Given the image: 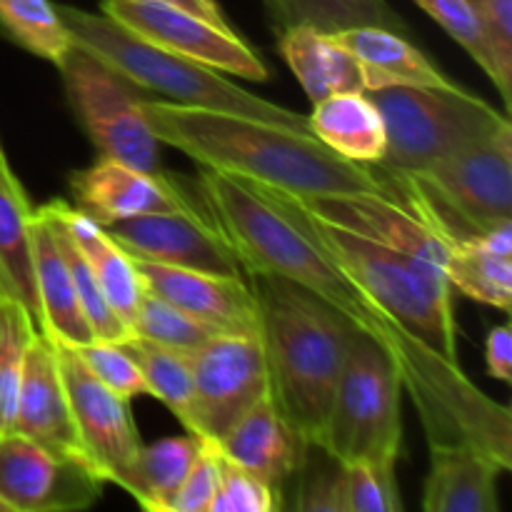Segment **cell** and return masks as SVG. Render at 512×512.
I'll list each match as a JSON object with an SVG mask.
<instances>
[{"label": "cell", "instance_id": "3", "mask_svg": "<svg viewBox=\"0 0 512 512\" xmlns=\"http://www.w3.org/2000/svg\"><path fill=\"white\" fill-rule=\"evenodd\" d=\"M258 303L270 398L295 433L320 443L355 323L288 278L245 273Z\"/></svg>", "mask_w": 512, "mask_h": 512}, {"label": "cell", "instance_id": "8", "mask_svg": "<svg viewBox=\"0 0 512 512\" xmlns=\"http://www.w3.org/2000/svg\"><path fill=\"white\" fill-rule=\"evenodd\" d=\"M403 380L390 355L355 330L320 445L348 463L398 465L403 448Z\"/></svg>", "mask_w": 512, "mask_h": 512}, {"label": "cell", "instance_id": "1", "mask_svg": "<svg viewBox=\"0 0 512 512\" xmlns=\"http://www.w3.org/2000/svg\"><path fill=\"white\" fill-rule=\"evenodd\" d=\"M185 185L245 273L280 275L313 290L390 355L403 390L413 395L430 448L470 445L503 470L512 468L510 410L480 393L460 363L435 355L390 320L298 220L260 188L215 170L203 168Z\"/></svg>", "mask_w": 512, "mask_h": 512}, {"label": "cell", "instance_id": "7", "mask_svg": "<svg viewBox=\"0 0 512 512\" xmlns=\"http://www.w3.org/2000/svg\"><path fill=\"white\" fill-rule=\"evenodd\" d=\"M365 95L385 123V153L370 165L390 173H423L510 123L508 113L455 83L393 85Z\"/></svg>", "mask_w": 512, "mask_h": 512}, {"label": "cell", "instance_id": "37", "mask_svg": "<svg viewBox=\"0 0 512 512\" xmlns=\"http://www.w3.org/2000/svg\"><path fill=\"white\" fill-rule=\"evenodd\" d=\"M395 465L348 463L340 478V512H400Z\"/></svg>", "mask_w": 512, "mask_h": 512}, {"label": "cell", "instance_id": "32", "mask_svg": "<svg viewBox=\"0 0 512 512\" xmlns=\"http://www.w3.org/2000/svg\"><path fill=\"white\" fill-rule=\"evenodd\" d=\"M38 210L45 215V220L50 223V230H53L55 240H58L60 250H63V258H65V263H68L70 278H73V285H75V293H78L80 305H83V313H85V318H88L90 330H93L95 338L98 340H125L128 338L130 335L128 328L120 323V318L113 313V308L108 305V300H105L98 278H95L93 268H90V263L85 260L83 250H80V245L75 243V238L70 235V230L60 223L58 215H55L48 205H43V208H38Z\"/></svg>", "mask_w": 512, "mask_h": 512}, {"label": "cell", "instance_id": "27", "mask_svg": "<svg viewBox=\"0 0 512 512\" xmlns=\"http://www.w3.org/2000/svg\"><path fill=\"white\" fill-rule=\"evenodd\" d=\"M203 448L205 440L195 433L155 440L153 445H140L123 490L138 500L140 508L168 512L170 500L178 493Z\"/></svg>", "mask_w": 512, "mask_h": 512}, {"label": "cell", "instance_id": "20", "mask_svg": "<svg viewBox=\"0 0 512 512\" xmlns=\"http://www.w3.org/2000/svg\"><path fill=\"white\" fill-rule=\"evenodd\" d=\"M0 295L18 300L35 335L50 338L35 283L33 208L8 163L0 165Z\"/></svg>", "mask_w": 512, "mask_h": 512}, {"label": "cell", "instance_id": "44", "mask_svg": "<svg viewBox=\"0 0 512 512\" xmlns=\"http://www.w3.org/2000/svg\"><path fill=\"white\" fill-rule=\"evenodd\" d=\"M8 163V160H5V153H3V148H0V165H5Z\"/></svg>", "mask_w": 512, "mask_h": 512}, {"label": "cell", "instance_id": "18", "mask_svg": "<svg viewBox=\"0 0 512 512\" xmlns=\"http://www.w3.org/2000/svg\"><path fill=\"white\" fill-rule=\"evenodd\" d=\"M13 433L25 435L53 453L73 455L88 463L75 433L58 353L50 338H33L25 353Z\"/></svg>", "mask_w": 512, "mask_h": 512}, {"label": "cell", "instance_id": "35", "mask_svg": "<svg viewBox=\"0 0 512 512\" xmlns=\"http://www.w3.org/2000/svg\"><path fill=\"white\" fill-rule=\"evenodd\" d=\"M130 335L165 345V348L180 350V353H193L205 340L218 333H213L208 325L195 320L193 315L175 308L168 300L143 290L138 308H135L133 323H130Z\"/></svg>", "mask_w": 512, "mask_h": 512}, {"label": "cell", "instance_id": "39", "mask_svg": "<svg viewBox=\"0 0 512 512\" xmlns=\"http://www.w3.org/2000/svg\"><path fill=\"white\" fill-rule=\"evenodd\" d=\"M220 453V450H218ZM283 503L260 478L220 455V480L210 512H278Z\"/></svg>", "mask_w": 512, "mask_h": 512}, {"label": "cell", "instance_id": "9", "mask_svg": "<svg viewBox=\"0 0 512 512\" xmlns=\"http://www.w3.org/2000/svg\"><path fill=\"white\" fill-rule=\"evenodd\" d=\"M55 68L63 75L75 118L103 158H115L145 173H163V143L143 113L145 90L75 43Z\"/></svg>", "mask_w": 512, "mask_h": 512}, {"label": "cell", "instance_id": "31", "mask_svg": "<svg viewBox=\"0 0 512 512\" xmlns=\"http://www.w3.org/2000/svg\"><path fill=\"white\" fill-rule=\"evenodd\" d=\"M450 288L460 290L478 303L493 305L508 313L512 305V258L490 253L478 243L455 248L448 268Z\"/></svg>", "mask_w": 512, "mask_h": 512}, {"label": "cell", "instance_id": "25", "mask_svg": "<svg viewBox=\"0 0 512 512\" xmlns=\"http://www.w3.org/2000/svg\"><path fill=\"white\" fill-rule=\"evenodd\" d=\"M48 208L58 215L60 223L70 230L75 243L80 245L85 260H88L95 278H98L105 300H108L113 313L118 315L120 323L130 333L135 308H138L140 295L145 290L143 283H140L138 270H135L133 258L110 238L103 225L88 218L83 210L73 208V205L63 203V200H53V203H48Z\"/></svg>", "mask_w": 512, "mask_h": 512}, {"label": "cell", "instance_id": "23", "mask_svg": "<svg viewBox=\"0 0 512 512\" xmlns=\"http://www.w3.org/2000/svg\"><path fill=\"white\" fill-rule=\"evenodd\" d=\"M278 48L310 103L335 93H365L358 58L333 33L298 25L278 35Z\"/></svg>", "mask_w": 512, "mask_h": 512}, {"label": "cell", "instance_id": "46", "mask_svg": "<svg viewBox=\"0 0 512 512\" xmlns=\"http://www.w3.org/2000/svg\"><path fill=\"white\" fill-rule=\"evenodd\" d=\"M0 298H3V295H0Z\"/></svg>", "mask_w": 512, "mask_h": 512}, {"label": "cell", "instance_id": "28", "mask_svg": "<svg viewBox=\"0 0 512 512\" xmlns=\"http://www.w3.org/2000/svg\"><path fill=\"white\" fill-rule=\"evenodd\" d=\"M270 28L285 33L298 25L340 33L345 28L378 25V28L408 33L405 20L385 0H263Z\"/></svg>", "mask_w": 512, "mask_h": 512}, {"label": "cell", "instance_id": "26", "mask_svg": "<svg viewBox=\"0 0 512 512\" xmlns=\"http://www.w3.org/2000/svg\"><path fill=\"white\" fill-rule=\"evenodd\" d=\"M308 128L320 143L353 163H378L385 153V123L365 93H335L313 103Z\"/></svg>", "mask_w": 512, "mask_h": 512}, {"label": "cell", "instance_id": "36", "mask_svg": "<svg viewBox=\"0 0 512 512\" xmlns=\"http://www.w3.org/2000/svg\"><path fill=\"white\" fill-rule=\"evenodd\" d=\"M340 478L343 463L320 443L308 440L290 483L295 493L293 508L303 512H340Z\"/></svg>", "mask_w": 512, "mask_h": 512}, {"label": "cell", "instance_id": "33", "mask_svg": "<svg viewBox=\"0 0 512 512\" xmlns=\"http://www.w3.org/2000/svg\"><path fill=\"white\" fill-rule=\"evenodd\" d=\"M33 338L38 335L23 305L13 298H0V435L13 433L25 353Z\"/></svg>", "mask_w": 512, "mask_h": 512}, {"label": "cell", "instance_id": "45", "mask_svg": "<svg viewBox=\"0 0 512 512\" xmlns=\"http://www.w3.org/2000/svg\"><path fill=\"white\" fill-rule=\"evenodd\" d=\"M0 512H10V510H8V505H5L3 500H0Z\"/></svg>", "mask_w": 512, "mask_h": 512}, {"label": "cell", "instance_id": "24", "mask_svg": "<svg viewBox=\"0 0 512 512\" xmlns=\"http://www.w3.org/2000/svg\"><path fill=\"white\" fill-rule=\"evenodd\" d=\"M33 255L40 310H43L50 340L73 345V348L95 340L78 293H75L63 250L40 210H33Z\"/></svg>", "mask_w": 512, "mask_h": 512}, {"label": "cell", "instance_id": "10", "mask_svg": "<svg viewBox=\"0 0 512 512\" xmlns=\"http://www.w3.org/2000/svg\"><path fill=\"white\" fill-rule=\"evenodd\" d=\"M193 370V413L188 433L218 443L258 400L270 395L258 333H218L188 353Z\"/></svg>", "mask_w": 512, "mask_h": 512}, {"label": "cell", "instance_id": "13", "mask_svg": "<svg viewBox=\"0 0 512 512\" xmlns=\"http://www.w3.org/2000/svg\"><path fill=\"white\" fill-rule=\"evenodd\" d=\"M53 345L85 458L105 483L125 488L135 455L143 445L130 415V400L105 388L70 345L58 340H53Z\"/></svg>", "mask_w": 512, "mask_h": 512}, {"label": "cell", "instance_id": "21", "mask_svg": "<svg viewBox=\"0 0 512 512\" xmlns=\"http://www.w3.org/2000/svg\"><path fill=\"white\" fill-rule=\"evenodd\" d=\"M505 473L490 455L470 445L430 448L423 488L425 512H498V478Z\"/></svg>", "mask_w": 512, "mask_h": 512}, {"label": "cell", "instance_id": "42", "mask_svg": "<svg viewBox=\"0 0 512 512\" xmlns=\"http://www.w3.org/2000/svg\"><path fill=\"white\" fill-rule=\"evenodd\" d=\"M485 365L495 380H512V333L508 323L493 325L485 338Z\"/></svg>", "mask_w": 512, "mask_h": 512}, {"label": "cell", "instance_id": "22", "mask_svg": "<svg viewBox=\"0 0 512 512\" xmlns=\"http://www.w3.org/2000/svg\"><path fill=\"white\" fill-rule=\"evenodd\" d=\"M333 35L358 58L360 70H363L365 93L378 88H393V85L453 83L403 33L378 28V25H360V28H345Z\"/></svg>", "mask_w": 512, "mask_h": 512}, {"label": "cell", "instance_id": "17", "mask_svg": "<svg viewBox=\"0 0 512 512\" xmlns=\"http://www.w3.org/2000/svg\"><path fill=\"white\" fill-rule=\"evenodd\" d=\"M148 293L193 315L213 333H258V303L248 278L203 273L133 258Z\"/></svg>", "mask_w": 512, "mask_h": 512}, {"label": "cell", "instance_id": "19", "mask_svg": "<svg viewBox=\"0 0 512 512\" xmlns=\"http://www.w3.org/2000/svg\"><path fill=\"white\" fill-rule=\"evenodd\" d=\"M305 443L308 440L295 433L275 400L265 395L213 445L220 455L263 480L285 508V495L303 458Z\"/></svg>", "mask_w": 512, "mask_h": 512}, {"label": "cell", "instance_id": "5", "mask_svg": "<svg viewBox=\"0 0 512 512\" xmlns=\"http://www.w3.org/2000/svg\"><path fill=\"white\" fill-rule=\"evenodd\" d=\"M385 198L455 245L475 243L512 220V123L465 145L423 173L370 165Z\"/></svg>", "mask_w": 512, "mask_h": 512}, {"label": "cell", "instance_id": "41", "mask_svg": "<svg viewBox=\"0 0 512 512\" xmlns=\"http://www.w3.org/2000/svg\"><path fill=\"white\" fill-rule=\"evenodd\" d=\"M493 45L495 63L505 90L512 93V0H473Z\"/></svg>", "mask_w": 512, "mask_h": 512}, {"label": "cell", "instance_id": "11", "mask_svg": "<svg viewBox=\"0 0 512 512\" xmlns=\"http://www.w3.org/2000/svg\"><path fill=\"white\" fill-rule=\"evenodd\" d=\"M100 13L148 43L188 55L220 73H233L255 83L270 80L268 65L233 28H220L163 0H103Z\"/></svg>", "mask_w": 512, "mask_h": 512}, {"label": "cell", "instance_id": "14", "mask_svg": "<svg viewBox=\"0 0 512 512\" xmlns=\"http://www.w3.org/2000/svg\"><path fill=\"white\" fill-rule=\"evenodd\" d=\"M198 203V200H195ZM130 258L175 268L245 278V270L200 205L173 213H150L103 225Z\"/></svg>", "mask_w": 512, "mask_h": 512}, {"label": "cell", "instance_id": "4", "mask_svg": "<svg viewBox=\"0 0 512 512\" xmlns=\"http://www.w3.org/2000/svg\"><path fill=\"white\" fill-rule=\"evenodd\" d=\"M260 190L290 218L298 220L310 238L358 283V288L390 320H395L405 333L413 335L435 355L458 363L453 288L438 265L325 223L300 208L290 195L268 188Z\"/></svg>", "mask_w": 512, "mask_h": 512}, {"label": "cell", "instance_id": "2", "mask_svg": "<svg viewBox=\"0 0 512 512\" xmlns=\"http://www.w3.org/2000/svg\"><path fill=\"white\" fill-rule=\"evenodd\" d=\"M143 113L160 143L173 145L200 168L295 198L345 193L385 198L383 183L370 165L340 158L313 133L150 95H143Z\"/></svg>", "mask_w": 512, "mask_h": 512}, {"label": "cell", "instance_id": "15", "mask_svg": "<svg viewBox=\"0 0 512 512\" xmlns=\"http://www.w3.org/2000/svg\"><path fill=\"white\" fill-rule=\"evenodd\" d=\"M70 193L75 208L83 210L98 225L198 205L183 178L168 173H145L103 155L93 165L70 175Z\"/></svg>", "mask_w": 512, "mask_h": 512}, {"label": "cell", "instance_id": "34", "mask_svg": "<svg viewBox=\"0 0 512 512\" xmlns=\"http://www.w3.org/2000/svg\"><path fill=\"white\" fill-rule=\"evenodd\" d=\"M418 8H423L450 38L458 45H463L465 53L475 60V63L483 68V73L493 80V85L498 88L500 98H503L505 110L510 113L512 98L505 90L503 80H500L498 63H495L493 45H490L488 33L483 28V20H480L478 8H475L473 0H413Z\"/></svg>", "mask_w": 512, "mask_h": 512}, {"label": "cell", "instance_id": "43", "mask_svg": "<svg viewBox=\"0 0 512 512\" xmlns=\"http://www.w3.org/2000/svg\"><path fill=\"white\" fill-rule=\"evenodd\" d=\"M163 3L185 10V13L200 15V18L210 20V23L220 25V28H233V25L228 23V18H225L223 8L218 5V0H163Z\"/></svg>", "mask_w": 512, "mask_h": 512}, {"label": "cell", "instance_id": "6", "mask_svg": "<svg viewBox=\"0 0 512 512\" xmlns=\"http://www.w3.org/2000/svg\"><path fill=\"white\" fill-rule=\"evenodd\" d=\"M58 13L75 45L108 63L145 93L163 95L168 103L188 105V108L248 115L265 123L310 133L308 115L248 93L225 78L220 70L198 63L188 55L148 43L105 13H88L73 5H58Z\"/></svg>", "mask_w": 512, "mask_h": 512}, {"label": "cell", "instance_id": "16", "mask_svg": "<svg viewBox=\"0 0 512 512\" xmlns=\"http://www.w3.org/2000/svg\"><path fill=\"white\" fill-rule=\"evenodd\" d=\"M288 195V193H285ZM300 208L313 213L315 218L330 225L358 233L373 243L410 253L428 263L438 265L445 273L450 258L458 245L445 240L435 230H430L423 220L415 218L393 200L373 193H345V195H313V198H295ZM448 278V275H445Z\"/></svg>", "mask_w": 512, "mask_h": 512}, {"label": "cell", "instance_id": "29", "mask_svg": "<svg viewBox=\"0 0 512 512\" xmlns=\"http://www.w3.org/2000/svg\"><path fill=\"white\" fill-rule=\"evenodd\" d=\"M123 343L138 360L148 395L173 410L175 418L188 430L190 413H193V370H190L188 353L135 338V335H128Z\"/></svg>", "mask_w": 512, "mask_h": 512}, {"label": "cell", "instance_id": "38", "mask_svg": "<svg viewBox=\"0 0 512 512\" xmlns=\"http://www.w3.org/2000/svg\"><path fill=\"white\" fill-rule=\"evenodd\" d=\"M73 348V345H70ZM85 368L120 398L133 400L140 395H148L143 373H140L138 360L128 350L123 340H90V343L73 348Z\"/></svg>", "mask_w": 512, "mask_h": 512}, {"label": "cell", "instance_id": "40", "mask_svg": "<svg viewBox=\"0 0 512 512\" xmlns=\"http://www.w3.org/2000/svg\"><path fill=\"white\" fill-rule=\"evenodd\" d=\"M220 480V453L213 443H205L183 485L170 500L168 512H210Z\"/></svg>", "mask_w": 512, "mask_h": 512}, {"label": "cell", "instance_id": "12", "mask_svg": "<svg viewBox=\"0 0 512 512\" xmlns=\"http://www.w3.org/2000/svg\"><path fill=\"white\" fill-rule=\"evenodd\" d=\"M103 485L85 460L53 453L20 433L0 435V500L10 512L88 510Z\"/></svg>", "mask_w": 512, "mask_h": 512}, {"label": "cell", "instance_id": "30", "mask_svg": "<svg viewBox=\"0 0 512 512\" xmlns=\"http://www.w3.org/2000/svg\"><path fill=\"white\" fill-rule=\"evenodd\" d=\"M0 28L20 48L58 65L73 45L68 28L50 0H0Z\"/></svg>", "mask_w": 512, "mask_h": 512}]
</instances>
